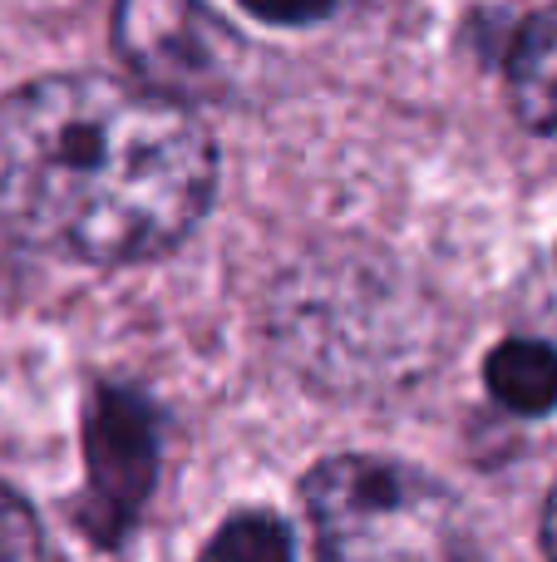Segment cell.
<instances>
[{
    "instance_id": "6da1fadb",
    "label": "cell",
    "mask_w": 557,
    "mask_h": 562,
    "mask_svg": "<svg viewBox=\"0 0 557 562\" xmlns=\"http://www.w3.org/2000/svg\"><path fill=\"white\" fill-rule=\"evenodd\" d=\"M213 188V134L148 85L49 75L0 104V227L49 257H163L203 223Z\"/></svg>"
},
{
    "instance_id": "7a4b0ae2",
    "label": "cell",
    "mask_w": 557,
    "mask_h": 562,
    "mask_svg": "<svg viewBox=\"0 0 557 562\" xmlns=\"http://www.w3.org/2000/svg\"><path fill=\"white\" fill-rule=\"evenodd\" d=\"M316 543L326 558L395 562L464 553L454 494L434 474L380 454H336L302 484Z\"/></svg>"
},
{
    "instance_id": "3957f363",
    "label": "cell",
    "mask_w": 557,
    "mask_h": 562,
    "mask_svg": "<svg viewBox=\"0 0 557 562\" xmlns=\"http://www.w3.org/2000/svg\"><path fill=\"white\" fill-rule=\"evenodd\" d=\"M114 45L138 85L168 99H227L247 40L203 0H114Z\"/></svg>"
},
{
    "instance_id": "277c9868",
    "label": "cell",
    "mask_w": 557,
    "mask_h": 562,
    "mask_svg": "<svg viewBox=\"0 0 557 562\" xmlns=\"http://www.w3.org/2000/svg\"><path fill=\"white\" fill-rule=\"evenodd\" d=\"M89 439V498H84V524L94 528L99 543H114L134 514L144 508L148 488L158 479V429L154 409L134 395V390L104 385L89 405L84 419Z\"/></svg>"
},
{
    "instance_id": "5b68a950",
    "label": "cell",
    "mask_w": 557,
    "mask_h": 562,
    "mask_svg": "<svg viewBox=\"0 0 557 562\" xmlns=\"http://www.w3.org/2000/svg\"><path fill=\"white\" fill-rule=\"evenodd\" d=\"M509 94L523 124L538 134H557V5L538 10L513 40Z\"/></svg>"
},
{
    "instance_id": "8992f818",
    "label": "cell",
    "mask_w": 557,
    "mask_h": 562,
    "mask_svg": "<svg viewBox=\"0 0 557 562\" xmlns=\"http://www.w3.org/2000/svg\"><path fill=\"white\" fill-rule=\"evenodd\" d=\"M484 385L513 415H553L557 409V350L548 340L513 336L484 360Z\"/></svg>"
},
{
    "instance_id": "52a82bcc",
    "label": "cell",
    "mask_w": 557,
    "mask_h": 562,
    "mask_svg": "<svg viewBox=\"0 0 557 562\" xmlns=\"http://www.w3.org/2000/svg\"><path fill=\"white\" fill-rule=\"evenodd\" d=\"M296 553V538L282 518L242 514L223 524V533L207 543V558H237V562H282Z\"/></svg>"
},
{
    "instance_id": "ba28073f",
    "label": "cell",
    "mask_w": 557,
    "mask_h": 562,
    "mask_svg": "<svg viewBox=\"0 0 557 562\" xmlns=\"http://www.w3.org/2000/svg\"><path fill=\"white\" fill-rule=\"evenodd\" d=\"M39 553H45V533H39L35 514L25 508V498H15L0 484V562L39 558Z\"/></svg>"
},
{
    "instance_id": "9c48e42d",
    "label": "cell",
    "mask_w": 557,
    "mask_h": 562,
    "mask_svg": "<svg viewBox=\"0 0 557 562\" xmlns=\"http://www.w3.org/2000/svg\"><path fill=\"white\" fill-rule=\"evenodd\" d=\"M242 10H252L257 20H272V25H311L326 20L336 10V0H237Z\"/></svg>"
},
{
    "instance_id": "30bf717a",
    "label": "cell",
    "mask_w": 557,
    "mask_h": 562,
    "mask_svg": "<svg viewBox=\"0 0 557 562\" xmlns=\"http://www.w3.org/2000/svg\"><path fill=\"white\" fill-rule=\"evenodd\" d=\"M543 548L557 558V488H553V498H548V508H543Z\"/></svg>"
}]
</instances>
